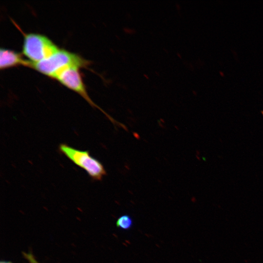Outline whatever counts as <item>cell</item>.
Masks as SVG:
<instances>
[{
	"label": "cell",
	"instance_id": "obj_3",
	"mask_svg": "<svg viewBox=\"0 0 263 263\" xmlns=\"http://www.w3.org/2000/svg\"><path fill=\"white\" fill-rule=\"evenodd\" d=\"M58 150L75 165L84 170L93 180H101L106 174L103 164L92 157L88 150H79L64 143L59 145Z\"/></svg>",
	"mask_w": 263,
	"mask_h": 263
},
{
	"label": "cell",
	"instance_id": "obj_6",
	"mask_svg": "<svg viewBox=\"0 0 263 263\" xmlns=\"http://www.w3.org/2000/svg\"><path fill=\"white\" fill-rule=\"evenodd\" d=\"M132 225L131 218L127 215L120 217L116 222V225L123 229H128Z\"/></svg>",
	"mask_w": 263,
	"mask_h": 263
},
{
	"label": "cell",
	"instance_id": "obj_7",
	"mask_svg": "<svg viewBox=\"0 0 263 263\" xmlns=\"http://www.w3.org/2000/svg\"><path fill=\"white\" fill-rule=\"evenodd\" d=\"M24 255L30 263H39L36 261L34 257L32 254H24Z\"/></svg>",
	"mask_w": 263,
	"mask_h": 263
},
{
	"label": "cell",
	"instance_id": "obj_9",
	"mask_svg": "<svg viewBox=\"0 0 263 263\" xmlns=\"http://www.w3.org/2000/svg\"><path fill=\"white\" fill-rule=\"evenodd\" d=\"M261 112H262V115H263V111H262Z\"/></svg>",
	"mask_w": 263,
	"mask_h": 263
},
{
	"label": "cell",
	"instance_id": "obj_8",
	"mask_svg": "<svg viewBox=\"0 0 263 263\" xmlns=\"http://www.w3.org/2000/svg\"><path fill=\"white\" fill-rule=\"evenodd\" d=\"M0 263H11L10 262H1Z\"/></svg>",
	"mask_w": 263,
	"mask_h": 263
},
{
	"label": "cell",
	"instance_id": "obj_5",
	"mask_svg": "<svg viewBox=\"0 0 263 263\" xmlns=\"http://www.w3.org/2000/svg\"><path fill=\"white\" fill-rule=\"evenodd\" d=\"M31 62L25 59L22 55L16 51L1 47L0 49V68L5 69L18 65L30 67Z\"/></svg>",
	"mask_w": 263,
	"mask_h": 263
},
{
	"label": "cell",
	"instance_id": "obj_2",
	"mask_svg": "<svg viewBox=\"0 0 263 263\" xmlns=\"http://www.w3.org/2000/svg\"><path fill=\"white\" fill-rule=\"evenodd\" d=\"M22 54L32 63L46 59L57 52L59 48L45 35L24 33Z\"/></svg>",
	"mask_w": 263,
	"mask_h": 263
},
{
	"label": "cell",
	"instance_id": "obj_1",
	"mask_svg": "<svg viewBox=\"0 0 263 263\" xmlns=\"http://www.w3.org/2000/svg\"><path fill=\"white\" fill-rule=\"evenodd\" d=\"M90 61L81 56L63 49L59 50L49 57L36 63H32L30 68L56 79L65 69L72 67H86Z\"/></svg>",
	"mask_w": 263,
	"mask_h": 263
},
{
	"label": "cell",
	"instance_id": "obj_4",
	"mask_svg": "<svg viewBox=\"0 0 263 263\" xmlns=\"http://www.w3.org/2000/svg\"><path fill=\"white\" fill-rule=\"evenodd\" d=\"M64 86L75 92L81 95L92 107H96L101 111L115 125L123 127V124L116 121L100 108L96 105L90 98L83 81L79 68L72 67L68 68L61 72L56 78Z\"/></svg>",
	"mask_w": 263,
	"mask_h": 263
}]
</instances>
